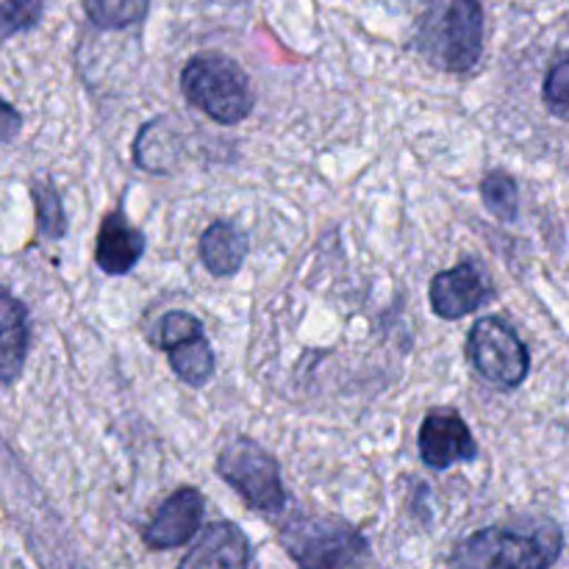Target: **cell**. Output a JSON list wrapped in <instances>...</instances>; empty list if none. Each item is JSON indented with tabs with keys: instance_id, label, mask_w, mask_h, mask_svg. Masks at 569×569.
I'll list each match as a JSON object with an SVG mask.
<instances>
[{
	"instance_id": "cell-1",
	"label": "cell",
	"mask_w": 569,
	"mask_h": 569,
	"mask_svg": "<svg viewBox=\"0 0 569 569\" xmlns=\"http://www.w3.org/2000/svg\"><path fill=\"white\" fill-rule=\"evenodd\" d=\"M565 553V531L553 520L489 526L461 539L450 569H550Z\"/></svg>"
},
{
	"instance_id": "cell-2",
	"label": "cell",
	"mask_w": 569,
	"mask_h": 569,
	"mask_svg": "<svg viewBox=\"0 0 569 569\" xmlns=\"http://www.w3.org/2000/svg\"><path fill=\"white\" fill-rule=\"evenodd\" d=\"M481 0H422L415 48L442 72H470L483 56Z\"/></svg>"
},
{
	"instance_id": "cell-3",
	"label": "cell",
	"mask_w": 569,
	"mask_h": 569,
	"mask_svg": "<svg viewBox=\"0 0 569 569\" xmlns=\"http://www.w3.org/2000/svg\"><path fill=\"white\" fill-rule=\"evenodd\" d=\"M278 542L300 569H367L370 542L337 515H295L278 531Z\"/></svg>"
},
{
	"instance_id": "cell-4",
	"label": "cell",
	"mask_w": 569,
	"mask_h": 569,
	"mask_svg": "<svg viewBox=\"0 0 569 569\" xmlns=\"http://www.w3.org/2000/svg\"><path fill=\"white\" fill-rule=\"evenodd\" d=\"M181 92L189 106L220 126H239L256 109V92L248 72L231 56L206 50L192 56L181 70Z\"/></svg>"
},
{
	"instance_id": "cell-5",
	"label": "cell",
	"mask_w": 569,
	"mask_h": 569,
	"mask_svg": "<svg viewBox=\"0 0 569 569\" xmlns=\"http://www.w3.org/2000/svg\"><path fill=\"white\" fill-rule=\"evenodd\" d=\"M214 470L248 503V509L261 515H281L287 509L281 465L256 439H231L217 456Z\"/></svg>"
},
{
	"instance_id": "cell-6",
	"label": "cell",
	"mask_w": 569,
	"mask_h": 569,
	"mask_svg": "<svg viewBox=\"0 0 569 569\" xmlns=\"http://www.w3.org/2000/svg\"><path fill=\"white\" fill-rule=\"evenodd\" d=\"M472 370L498 389H517L531 372V353L520 333L500 317H481L467 337Z\"/></svg>"
},
{
	"instance_id": "cell-7",
	"label": "cell",
	"mask_w": 569,
	"mask_h": 569,
	"mask_svg": "<svg viewBox=\"0 0 569 569\" xmlns=\"http://www.w3.org/2000/svg\"><path fill=\"white\" fill-rule=\"evenodd\" d=\"M153 342L164 350L172 372L187 387L200 389L214 378V350L206 339L203 322L189 311H167L156 326Z\"/></svg>"
},
{
	"instance_id": "cell-8",
	"label": "cell",
	"mask_w": 569,
	"mask_h": 569,
	"mask_svg": "<svg viewBox=\"0 0 569 569\" xmlns=\"http://www.w3.org/2000/svg\"><path fill=\"white\" fill-rule=\"evenodd\" d=\"M492 298L495 289L487 270L472 259H465L450 267V270L437 272L431 278V289H428L431 311L442 320H461V317L487 306Z\"/></svg>"
},
{
	"instance_id": "cell-9",
	"label": "cell",
	"mask_w": 569,
	"mask_h": 569,
	"mask_svg": "<svg viewBox=\"0 0 569 569\" xmlns=\"http://www.w3.org/2000/svg\"><path fill=\"white\" fill-rule=\"evenodd\" d=\"M417 448L431 470H450V467L478 459V445L472 439L470 426L459 411L448 409V406L428 411L420 426Z\"/></svg>"
},
{
	"instance_id": "cell-10",
	"label": "cell",
	"mask_w": 569,
	"mask_h": 569,
	"mask_svg": "<svg viewBox=\"0 0 569 569\" xmlns=\"http://www.w3.org/2000/svg\"><path fill=\"white\" fill-rule=\"evenodd\" d=\"M206 500L200 489L181 487L159 506L153 520L144 526L142 542L150 550H172L183 548L198 537L200 526H203Z\"/></svg>"
},
{
	"instance_id": "cell-11",
	"label": "cell",
	"mask_w": 569,
	"mask_h": 569,
	"mask_svg": "<svg viewBox=\"0 0 569 569\" xmlns=\"http://www.w3.org/2000/svg\"><path fill=\"white\" fill-rule=\"evenodd\" d=\"M148 250V239H144L142 228L128 222L126 211L114 209L100 220L98 242H94V264L106 272V276H126Z\"/></svg>"
},
{
	"instance_id": "cell-12",
	"label": "cell",
	"mask_w": 569,
	"mask_h": 569,
	"mask_svg": "<svg viewBox=\"0 0 569 569\" xmlns=\"http://www.w3.org/2000/svg\"><path fill=\"white\" fill-rule=\"evenodd\" d=\"M250 542L237 522H214L200 533L178 569H248Z\"/></svg>"
},
{
	"instance_id": "cell-13",
	"label": "cell",
	"mask_w": 569,
	"mask_h": 569,
	"mask_svg": "<svg viewBox=\"0 0 569 569\" xmlns=\"http://www.w3.org/2000/svg\"><path fill=\"white\" fill-rule=\"evenodd\" d=\"M31 350V317L22 300L0 289V383H14Z\"/></svg>"
},
{
	"instance_id": "cell-14",
	"label": "cell",
	"mask_w": 569,
	"mask_h": 569,
	"mask_svg": "<svg viewBox=\"0 0 569 569\" xmlns=\"http://www.w3.org/2000/svg\"><path fill=\"white\" fill-rule=\"evenodd\" d=\"M248 233L228 220L211 222L200 237V261L217 278L237 276L248 259Z\"/></svg>"
},
{
	"instance_id": "cell-15",
	"label": "cell",
	"mask_w": 569,
	"mask_h": 569,
	"mask_svg": "<svg viewBox=\"0 0 569 569\" xmlns=\"http://www.w3.org/2000/svg\"><path fill=\"white\" fill-rule=\"evenodd\" d=\"M176 120L170 117H159V120L148 122L139 131L137 142H133V159L142 170L150 172H170L178 164L181 156V131H176Z\"/></svg>"
},
{
	"instance_id": "cell-16",
	"label": "cell",
	"mask_w": 569,
	"mask_h": 569,
	"mask_svg": "<svg viewBox=\"0 0 569 569\" xmlns=\"http://www.w3.org/2000/svg\"><path fill=\"white\" fill-rule=\"evenodd\" d=\"M83 9L100 31H122L148 17L150 0H83Z\"/></svg>"
},
{
	"instance_id": "cell-17",
	"label": "cell",
	"mask_w": 569,
	"mask_h": 569,
	"mask_svg": "<svg viewBox=\"0 0 569 569\" xmlns=\"http://www.w3.org/2000/svg\"><path fill=\"white\" fill-rule=\"evenodd\" d=\"M31 194H33V209H37L39 237L48 239V242H59V239H64L67 214H64V203H61L59 189H56L50 181H33Z\"/></svg>"
},
{
	"instance_id": "cell-18",
	"label": "cell",
	"mask_w": 569,
	"mask_h": 569,
	"mask_svg": "<svg viewBox=\"0 0 569 569\" xmlns=\"http://www.w3.org/2000/svg\"><path fill=\"white\" fill-rule=\"evenodd\" d=\"M481 200L489 214L498 217L500 222H515L520 217V189L509 172H487L481 181Z\"/></svg>"
},
{
	"instance_id": "cell-19",
	"label": "cell",
	"mask_w": 569,
	"mask_h": 569,
	"mask_svg": "<svg viewBox=\"0 0 569 569\" xmlns=\"http://www.w3.org/2000/svg\"><path fill=\"white\" fill-rule=\"evenodd\" d=\"M44 0H0V42L42 22Z\"/></svg>"
},
{
	"instance_id": "cell-20",
	"label": "cell",
	"mask_w": 569,
	"mask_h": 569,
	"mask_svg": "<svg viewBox=\"0 0 569 569\" xmlns=\"http://www.w3.org/2000/svg\"><path fill=\"white\" fill-rule=\"evenodd\" d=\"M545 106L553 111L559 120H565L569 109V59L567 56H559L553 61V67L545 76V89H542Z\"/></svg>"
},
{
	"instance_id": "cell-21",
	"label": "cell",
	"mask_w": 569,
	"mask_h": 569,
	"mask_svg": "<svg viewBox=\"0 0 569 569\" xmlns=\"http://www.w3.org/2000/svg\"><path fill=\"white\" fill-rule=\"evenodd\" d=\"M20 128H22L20 111H17L9 100L0 98V144L11 142V139L20 133Z\"/></svg>"
}]
</instances>
